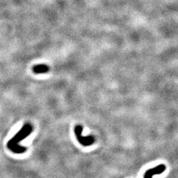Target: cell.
I'll return each mask as SVG.
<instances>
[{
	"label": "cell",
	"mask_w": 178,
	"mask_h": 178,
	"mask_svg": "<svg viewBox=\"0 0 178 178\" xmlns=\"http://www.w3.org/2000/svg\"><path fill=\"white\" fill-rule=\"evenodd\" d=\"M50 70L48 65L46 64H38L34 65L33 68V71L36 74H44L48 73Z\"/></svg>",
	"instance_id": "cell-4"
},
{
	"label": "cell",
	"mask_w": 178,
	"mask_h": 178,
	"mask_svg": "<svg viewBox=\"0 0 178 178\" xmlns=\"http://www.w3.org/2000/svg\"><path fill=\"white\" fill-rule=\"evenodd\" d=\"M33 132V127L30 123H26L21 129L15 135V136L7 142V148L14 153L21 154L25 152L26 148L21 146L19 145L23 139L26 138Z\"/></svg>",
	"instance_id": "cell-1"
},
{
	"label": "cell",
	"mask_w": 178,
	"mask_h": 178,
	"mask_svg": "<svg viewBox=\"0 0 178 178\" xmlns=\"http://www.w3.org/2000/svg\"><path fill=\"white\" fill-rule=\"evenodd\" d=\"M83 127L81 125H77L75 127V133L77 140L83 146H88L92 145L95 142V139L92 136L83 137L82 135Z\"/></svg>",
	"instance_id": "cell-2"
},
{
	"label": "cell",
	"mask_w": 178,
	"mask_h": 178,
	"mask_svg": "<svg viewBox=\"0 0 178 178\" xmlns=\"http://www.w3.org/2000/svg\"><path fill=\"white\" fill-rule=\"evenodd\" d=\"M166 169V166L164 164L158 165L155 168L150 169L145 172L144 178H152L154 175H158L163 173Z\"/></svg>",
	"instance_id": "cell-3"
}]
</instances>
